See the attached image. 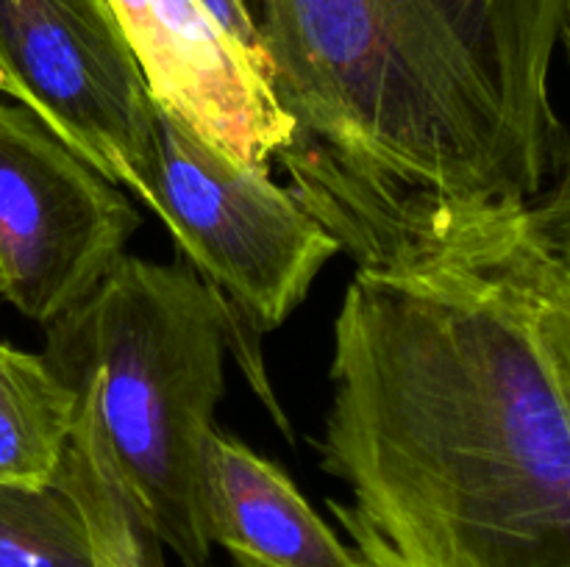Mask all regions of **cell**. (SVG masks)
<instances>
[{"instance_id": "3", "label": "cell", "mask_w": 570, "mask_h": 567, "mask_svg": "<svg viewBox=\"0 0 570 567\" xmlns=\"http://www.w3.org/2000/svg\"><path fill=\"white\" fill-rule=\"evenodd\" d=\"M48 328L42 359L92 404L100 437L161 548L206 567L204 448L226 389L217 295L187 265L122 256Z\"/></svg>"}, {"instance_id": "9", "label": "cell", "mask_w": 570, "mask_h": 567, "mask_svg": "<svg viewBox=\"0 0 570 567\" xmlns=\"http://www.w3.org/2000/svg\"><path fill=\"white\" fill-rule=\"evenodd\" d=\"M204 517L237 567H365L282 467L217 428L204 448Z\"/></svg>"}, {"instance_id": "5", "label": "cell", "mask_w": 570, "mask_h": 567, "mask_svg": "<svg viewBox=\"0 0 570 567\" xmlns=\"http://www.w3.org/2000/svg\"><path fill=\"white\" fill-rule=\"evenodd\" d=\"M0 94L148 203L156 103L109 0H0Z\"/></svg>"}, {"instance_id": "4", "label": "cell", "mask_w": 570, "mask_h": 567, "mask_svg": "<svg viewBox=\"0 0 570 567\" xmlns=\"http://www.w3.org/2000/svg\"><path fill=\"white\" fill-rule=\"evenodd\" d=\"M148 206L184 265L262 331L284 326L309 298L337 239L278 187L156 106V165Z\"/></svg>"}, {"instance_id": "10", "label": "cell", "mask_w": 570, "mask_h": 567, "mask_svg": "<svg viewBox=\"0 0 570 567\" xmlns=\"http://www.w3.org/2000/svg\"><path fill=\"white\" fill-rule=\"evenodd\" d=\"M78 409L42 354L0 339V484L39 487L53 478Z\"/></svg>"}, {"instance_id": "7", "label": "cell", "mask_w": 570, "mask_h": 567, "mask_svg": "<svg viewBox=\"0 0 570 567\" xmlns=\"http://www.w3.org/2000/svg\"><path fill=\"white\" fill-rule=\"evenodd\" d=\"M150 100L200 139L271 170L295 122L271 78L228 39L200 0H109Z\"/></svg>"}, {"instance_id": "2", "label": "cell", "mask_w": 570, "mask_h": 567, "mask_svg": "<svg viewBox=\"0 0 570 567\" xmlns=\"http://www.w3.org/2000/svg\"><path fill=\"white\" fill-rule=\"evenodd\" d=\"M295 139L443 195H534L568 167L551 67L570 0H248Z\"/></svg>"}, {"instance_id": "6", "label": "cell", "mask_w": 570, "mask_h": 567, "mask_svg": "<svg viewBox=\"0 0 570 567\" xmlns=\"http://www.w3.org/2000/svg\"><path fill=\"white\" fill-rule=\"evenodd\" d=\"M139 226L117 183L0 100V298L50 326L109 276Z\"/></svg>"}, {"instance_id": "8", "label": "cell", "mask_w": 570, "mask_h": 567, "mask_svg": "<svg viewBox=\"0 0 570 567\" xmlns=\"http://www.w3.org/2000/svg\"><path fill=\"white\" fill-rule=\"evenodd\" d=\"M76 395V422L53 478L39 487L0 484V567H165L92 404Z\"/></svg>"}, {"instance_id": "1", "label": "cell", "mask_w": 570, "mask_h": 567, "mask_svg": "<svg viewBox=\"0 0 570 567\" xmlns=\"http://www.w3.org/2000/svg\"><path fill=\"white\" fill-rule=\"evenodd\" d=\"M289 192L354 259L321 470L365 567H570V189L443 195L293 139Z\"/></svg>"}]
</instances>
